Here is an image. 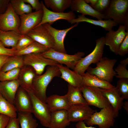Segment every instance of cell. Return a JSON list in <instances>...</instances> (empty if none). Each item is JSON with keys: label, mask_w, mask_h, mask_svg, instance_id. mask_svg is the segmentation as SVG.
<instances>
[{"label": "cell", "mask_w": 128, "mask_h": 128, "mask_svg": "<svg viewBox=\"0 0 128 128\" xmlns=\"http://www.w3.org/2000/svg\"><path fill=\"white\" fill-rule=\"evenodd\" d=\"M128 53V31L127 32L126 36L121 44L117 55L123 56Z\"/></svg>", "instance_id": "cell-40"}, {"label": "cell", "mask_w": 128, "mask_h": 128, "mask_svg": "<svg viewBox=\"0 0 128 128\" xmlns=\"http://www.w3.org/2000/svg\"><path fill=\"white\" fill-rule=\"evenodd\" d=\"M117 61L115 59L103 57L96 64V67L93 68L89 66L86 71L89 74L110 83L114 77L116 75L113 68Z\"/></svg>", "instance_id": "cell-4"}, {"label": "cell", "mask_w": 128, "mask_h": 128, "mask_svg": "<svg viewBox=\"0 0 128 128\" xmlns=\"http://www.w3.org/2000/svg\"><path fill=\"white\" fill-rule=\"evenodd\" d=\"M122 107L126 111L127 114H128V100L124 102Z\"/></svg>", "instance_id": "cell-49"}, {"label": "cell", "mask_w": 128, "mask_h": 128, "mask_svg": "<svg viewBox=\"0 0 128 128\" xmlns=\"http://www.w3.org/2000/svg\"><path fill=\"white\" fill-rule=\"evenodd\" d=\"M14 105L18 112L32 113L31 98L27 91L20 87L15 98Z\"/></svg>", "instance_id": "cell-17"}, {"label": "cell", "mask_w": 128, "mask_h": 128, "mask_svg": "<svg viewBox=\"0 0 128 128\" xmlns=\"http://www.w3.org/2000/svg\"><path fill=\"white\" fill-rule=\"evenodd\" d=\"M10 57L7 55H0V71L3 66Z\"/></svg>", "instance_id": "cell-46"}, {"label": "cell", "mask_w": 128, "mask_h": 128, "mask_svg": "<svg viewBox=\"0 0 128 128\" xmlns=\"http://www.w3.org/2000/svg\"><path fill=\"white\" fill-rule=\"evenodd\" d=\"M20 69L16 68L4 72L0 71V82L10 81L17 79Z\"/></svg>", "instance_id": "cell-36"}, {"label": "cell", "mask_w": 128, "mask_h": 128, "mask_svg": "<svg viewBox=\"0 0 128 128\" xmlns=\"http://www.w3.org/2000/svg\"><path fill=\"white\" fill-rule=\"evenodd\" d=\"M49 49L40 43L34 41L24 49L17 51L16 55L24 56L32 54L41 53Z\"/></svg>", "instance_id": "cell-33"}, {"label": "cell", "mask_w": 128, "mask_h": 128, "mask_svg": "<svg viewBox=\"0 0 128 128\" xmlns=\"http://www.w3.org/2000/svg\"><path fill=\"white\" fill-rule=\"evenodd\" d=\"M42 9L19 16L20 24L19 28L22 35H26L40 23L42 17Z\"/></svg>", "instance_id": "cell-11"}, {"label": "cell", "mask_w": 128, "mask_h": 128, "mask_svg": "<svg viewBox=\"0 0 128 128\" xmlns=\"http://www.w3.org/2000/svg\"><path fill=\"white\" fill-rule=\"evenodd\" d=\"M61 73L57 66H48L45 72L37 75L32 83V90L41 101L46 103V92L47 87L54 78L59 77Z\"/></svg>", "instance_id": "cell-1"}, {"label": "cell", "mask_w": 128, "mask_h": 128, "mask_svg": "<svg viewBox=\"0 0 128 128\" xmlns=\"http://www.w3.org/2000/svg\"><path fill=\"white\" fill-rule=\"evenodd\" d=\"M34 41L49 49H54V42L51 35L43 25L37 26L26 35Z\"/></svg>", "instance_id": "cell-13"}, {"label": "cell", "mask_w": 128, "mask_h": 128, "mask_svg": "<svg viewBox=\"0 0 128 128\" xmlns=\"http://www.w3.org/2000/svg\"><path fill=\"white\" fill-rule=\"evenodd\" d=\"M41 54L44 57L55 61L59 64H64L73 70L78 62L84 55L85 53L78 52L73 55H70L50 49Z\"/></svg>", "instance_id": "cell-7"}, {"label": "cell", "mask_w": 128, "mask_h": 128, "mask_svg": "<svg viewBox=\"0 0 128 128\" xmlns=\"http://www.w3.org/2000/svg\"><path fill=\"white\" fill-rule=\"evenodd\" d=\"M70 106L87 104L82 95L81 87H75L68 84V91L66 94Z\"/></svg>", "instance_id": "cell-27"}, {"label": "cell", "mask_w": 128, "mask_h": 128, "mask_svg": "<svg viewBox=\"0 0 128 128\" xmlns=\"http://www.w3.org/2000/svg\"><path fill=\"white\" fill-rule=\"evenodd\" d=\"M127 66L119 64L114 69L116 73L115 76L119 79H128V71L127 69Z\"/></svg>", "instance_id": "cell-38"}, {"label": "cell", "mask_w": 128, "mask_h": 128, "mask_svg": "<svg viewBox=\"0 0 128 128\" xmlns=\"http://www.w3.org/2000/svg\"><path fill=\"white\" fill-rule=\"evenodd\" d=\"M120 64L127 66L128 64V58H127L121 61L120 62Z\"/></svg>", "instance_id": "cell-50"}, {"label": "cell", "mask_w": 128, "mask_h": 128, "mask_svg": "<svg viewBox=\"0 0 128 128\" xmlns=\"http://www.w3.org/2000/svg\"><path fill=\"white\" fill-rule=\"evenodd\" d=\"M127 34L126 28L123 25H119L117 30L108 31L104 37L105 45L108 46L110 51L117 55L119 46Z\"/></svg>", "instance_id": "cell-12"}, {"label": "cell", "mask_w": 128, "mask_h": 128, "mask_svg": "<svg viewBox=\"0 0 128 128\" xmlns=\"http://www.w3.org/2000/svg\"><path fill=\"white\" fill-rule=\"evenodd\" d=\"M46 103L51 112L62 110H67L70 107L66 94L63 96L56 94L51 95L47 97Z\"/></svg>", "instance_id": "cell-23"}, {"label": "cell", "mask_w": 128, "mask_h": 128, "mask_svg": "<svg viewBox=\"0 0 128 128\" xmlns=\"http://www.w3.org/2000/svg\"><path fill=\"white\" fill-rule=\"evenodd\" d=\"M20 24L19 16L15 12L10 2L6 11L0 14V30L4 31H14L20 33Z\"/></svg>", "instance_id": "cell-10"}, {"label": "cell", "mask_w": 128, "mask_h": 128, "mask_svg": "<svg viewBox=\"0 0 128 128\" xmlns=\"http://www.w3.org/2000/svg\"><path fill=\"white\" fill-rule=\"evenodd\" d=\"M10 2L15 12L19 16L32 12L31 6L26 4L23 0H11Z\"/></svg>", "instance_id": "cell-34"}, {"label": "cell", "mask_w": 128, "mask_h": 128, "mask_svg": "<svg viewBox=\"0 0 128 128\" xmlns=\"http://www.w3.org/2000/svg\"><path fill=\"white\" fill-rule=\"evenodd\" d=\"M41 2L42 6L43 15L40 23L36 27L46 23L51 25L56 21L61 19L66 20L69 23L71 20L76 18L75 14L72 11L66 13L54 12L48 9L43 1Z\"/></svg>", "instance_id": "cell-16"}, {"label": "cell", "mask_w": 128, "mask_h": 128, "mask_svg": "<svg viewBox=\"0 0 128 128\" xmlns=\"http://www.w3.org/2000/svg\"><path fill=\"white\" fill-rule=\"evenodd\" d=\"M67 110H62L51 112L49 128H66L70 124Z\"/></svg>", "instance_id": "cell-25"}, {"label": "cell", "mask_w": 128, "mask_h": 128, "mask_svg": "<svg viewBox=\"0 0 128 128\" xmlns=\"http://www.w3.org/2000/svg\"><path fill=\"white\" fill-rule=\"evenodd\" d=\"M82 76L83 85L104 89H111L115 87L110 83L101 79L87 72L83 74Z\"/></svg>", "instance_id": "cell-24"}, {"label": "cell", "mask_w": 128, "mask_h": 128, "mask_svg": "<svg viewBox=\"0 0 128 128\" xmlns=\"http://www.w3.org/2000/svg\"><path fill=\"white\" fill-rule=\"evenodd\" d=\"M37 75L32 67L24 65L21 69L18 79L20 87L25 90H32L33 81Z\"/></svg>", "instance_id": "cell-22"}, {"label": "cell", "mask_w": 128, "mask_h": 128, "mask_svg": "<svg viewBox=\"0 0 128 128\" xmlns=\"http://www.w3.org/2000/svg\"><path fill=\"white\" fill-rule=\"evenodd\" d=\"M10 0H0V14L4 13L7 9Z\"/></svg>", "instance_id": "cell-45"}, {"label": "cell", "mask_w": 128, "mask_h": 128, "mask_svg": "<svg viewBox=\"0 0 128 128\" xmlns=\"http://www.w3.org/2000/svg\"><path fill=\"white\" fill-rule=\"evenodd\" d=\"M17 118L21 128H36L38 125L32 113L18 112Z\"/></svg>", "instance_id": "cell-30"}, {"label": "cell", "mask_w": 128, "mask_h": 128, "mask_svg": "<svg viewBox=\"0 0 128 128\" xmlns=\"http://www.w3.org/2000/svg\"><path fill=\"white\" fill-rule=\"evenodd\" d=\"M81 22H86L100 27L108 31L112 29L114 27L118 25L111 20H95L87 18L85 15L82 14L78 15V18L71 20L69 23L72 24Z\"/></svg>", "instance_id": "cell-26"}, {"label": "cell", "mask_w": 128, "mask_h": 128, "mask_svg": "<svg viewBox=\"0 0 128 128\" xmlns=\"http://www.w3.org/2000/svg\"><path fill=\"white\" fill-rule=\"evenodd\" d=\"M98 0H85V2L87 3H90V5L93 7L96 3Z\"/></svg>", "instance_id": "cell-48"}, {"label": "cell", "mask_w": 128, "mask_h": 128, "mask_svg": "<svg viewBox=\"0 0 128 128\" xmlns=\"http://www.w3.org/2000/svg\"><path fill=\"white\" fill-rule=\"evenodd\" d=\"M67 111L69 121L78 122L87 119L96 111L86 104L70 106Z\"/></svg>", "instance_id": "cell-14"}, {"label": "cell", "mask_w": 128, "mask_h": 128, "mask_svg": "<svg viewBox=\"0 0 128 128\" xmlns=\"http://www.w3.org/2000/svg\"><path fill=\"white\" fill-rule=\"evenodd\" d=\"M76 128H96L91 126H87L84 121L78 122L76 125Z\"/></svg>", "instance_id": "cell-47"}, {"label": "cell", "mask_w": 128, "mask_h": 128, "mask_svg": "<svg viewBox=\"0 0 128 128\" xmlns=\"http://www.w3.org/2000/svg\"><path fill=\"white\" fill-rule=\"evenodd\" d=\"M17 110L14 106L6 99L0 93V114L10 118L17 117Z\"/></svg>", "instance_id": "cell-32"}, {"label": "cell", "mask_w": 128, "mask_h": 128, "mask_svg": "<svg viewBox=\"0 0 128 128\" xmlns=\"http://www.w3.org/2000/svg\"><path fill=\"white\" fill-rule=\"evenodd\" d=\"M72 0H44V4L52 11L57 13L64 12L67 8L70 7Z\"/></svg>", "instance_id": "cell-29"}, {"label": "cell", "mask_w": 128, "mask_h": 128, "mask_svg": "<svg viewBox=\"0 0 128 128\" xmlns=\"http://www.w3.org/2000/svg\"><path fill=\"white\" fill-rule=\"evenodd\" d=\"M105 20H113L118 25H123L128 31V0H111L103 13Z\"/></svg>", "instance_id": "cell-2"}, {"label": "cell", "mask_w": 128, "mask_h": 128, "mask_svg": "<svg viewBox=\"0 0 128 128\" xmlns=\"http://www.w3.org/2000/svg\"><path fill=\"white\" fill-rule=\"evenodd\" d=\"M61 73L60 78L72 86L81 87L82 86V75L70 69L66 66L58 64L57 65Z\"/></svg>", "instance_id": "cell-21"}, {"label": "cell", "mask_w": 128, "mask_h": 128, "mask_svg": "<svg viewBox=\"0 0 128 128\" xmlns=\"http://www.w3.org/2000/svg\"><path fill=\"white\" fill-rule=\"evenodd\" d=\"M78 23H76L69 28L63 30L56 29L48 23L43 24L53 38L54 42V49L60 52L66 53L64 43V38L67 33L78 26Z\"/></svg>", "instance_id": "cell-15"}, {"label": "cell", "mask_w": 128, "mask_h": 128, "mask_svg": "<svg viewBox=\"0 0 128 128\" xmlns=\"http://www.w3.org/2000/svg\"><path fill=\"white\" fill-rule=\"evenodd\" d=\"M16 52L14 48H7L0 42V55L12 56L16 55Z\"/></svg>", "instance_id": "cell-41"}, {"label": "cell", "mask_w": 128, "mask_h": 128, "mask_svg": "<svg viewBox=\"0 0 128 128\" xmlns=\"http://www.w3.org/2000/svg\"><path fill=\"white\" fill-rule=\"evenodd\" d=\"M25 90L28 93L31 98L32 106V113L43 126L49 128L51 112L47 104L40 99L32 90Z\"/></svg>", "instance_id": "cell-6"}, {"label": "cell", "mask_w": 128, "mask_h": 128, "mask_svg": "<svg viewBox=\"0 0 128 128\" xmlns=\"http://www.w3.org/2000/svg\"><path fill=\"white\" fill-rule=\"evenodd\" d=\"M23 56L24 65L32 67L37 75L42 74L46 66H57L59 64L55 61L44 57L40 53L32 54Z\"/></svg>", "instance_id": "cell-9"}, {"label": "cell", "mask_w": 128, "mask_h": 128, "mask_svg": "<svg viewBox=\"0 0 128 128\" xmlns=\"http://www.w3.org/2000/svg\"><path fill=\"white\" fill-rule=\"evenodd\" d=\"M96 45L92 51L86 57L82 58L74 68V71L82 75L90 64H96L103 57L105 44L104 37H102L96 40Z\"/></svg>", "instance_id": "cell-3"}, {"label": "cell", "mask_w": 128, "mask_h": 128, "mask_svg": "<svg viewBox=\"0 0 128 128\" xmlns=\"http://www.w3.org/2000/svg\"><path fill=\"white\" fill-rule=\"evenodd\" d=\"M22 35L14 31L0 30V42L5 47L14 48Z\"/></svg>", "instance_id": "cell-28"}, {"label": "cell", "mask_w": 128, "mask_h": 128, "mask_svg": "<svg viewBox=\"0 0 128 128\" xmlns=\"http://www.w3.org/2000/svg\"><path fill=\"white\" fill-rule=\"evenodd\" d=\"M71 11L80 13L82 15H90L98 20H102L104 15L93 9L85 0H72L70 6Z\"/></svg>", "instance_id": "cell-18"}, {"label": "cell", "mask_w": 128, "mask_h": 128, "mask_svg": "<svg viewBox=\"0 0 128 128\" xmlns=\"http://www.w3.org/2000/svg\"><path fill=\"white\" fill-rule=\"evenodd\" d=\"M115 116L110 105L103 108L99 112L95 111L88 119L84 121L87 125H96L99 128H110L114 125Z\"/></svg>", "instance_id": "cell-5"}, {"label": "cell", "mask_w": 128, "mask_h": 128, "mask_svg": "<svg viewBox=\"0 0 128 128\" xmlns=\"http://www.w3.org/2000/svg\"><path fill=\"white\" fill-rule=\"evenodd\" d=\"M10 117L3 114H0V128H6Z\"/></svg>", "instance_id": "cell-43"}, {"label": "cell", "mask_w": 128, "mask_h": 128, "mask_svg": "<svg viewBox=\"0 0 128 128\" xmlns=\"http://www.w3.org/2000/svg\"><path fill=\"white\" fill-rule=\"evenodd\" d=\"M20 87L18 79L0 82V93L6 99L14 105L16 95Z\"/></svg>", "instance_id": "cell-20"}, {"label": "cell", "mask_w": 128, "mask_h": 128, "mask_svg": "<svg viewBox=\"0 0 128 128\" xmlns=\"http://www.w3.org/2000/svg\"><path fill=\"white\" fill-rule=\"evenodd\" d=\"M115 87L123 98L128 100V79H119Z\"/></svg>", "instance_id": "cell-35"}, {"label": "cell", "mask_w": 128, "mask_h": 128, "mask_svg": "<svg viewBox=\"0 0 128 128\" xmlns=\"http://www.w3.org/2000/svg\"><path fill=\"white\" fill-rule=\"evenodd\" d=\"M110 2V0H98L93 8L97 12L102 14L109 7Z\"/></svg>", "instance_id": "cell-39"}, {"label": "cell", "mask_w": 128, "mask_h": 128, "mask_svg": "<svg viewBox=\"0 0 128 128\" xmlns=\"http://www.w3.org/2000/svg\"><path fill=\"white\" fill-rule=\"evenodd\" d=\"M24 66L23 56L15 55L9 57L1 71L5 72L15 69H21Z\"/></svg>", "instance_id": "cell-31"}, {"label": "cell", "mask_w": 128, "mask_h": 128, "mask_svg": "<svg viewBox=\"0 0 128 128\" xmlns=\"http://www.w3.org/2000/svg\"><path fill=\"white\" fill-rule=\"evenodd\" d=\"M17 118H10L6 128H20Z\"/></svg>", "instance_id": "cell-44"}, {"label": "cell", "mask_w": 128, "mask_h": 128, "mask_svg": "<svg viewBox=\"0 0 128 128\" xmlns=\"http://www.w3.org/2000/svg\"><path fill=\"white\" fill-rule=\"evenodd\" d=\"M81 89L83 97L89 105L101 109L110 105L102 95L100 88L83 85Z\"/></svg>", "instance_id": "cell-8"}, {"label": "cell", "mask_w": 128, "mask_h": 128, "mask_svg": "<svg viewBox=\"0 0 128 128\" xmlns=\"http://www.w3.org/2000/svg\"><path fill=\"white\" fill-rule=\"evenodd\" d=\"M100 89L103 95L107 99L112 107L116 117H118L119 111L122 108L124 99L119 94L115 87L110 89Z\"/></svg>", "instance_id": "cell-19"}, {"label": "cell", "mask_w": 128, "mask_h": 128, "mask_svg": "<svg viewBox=\"0 0 128 128\" xmlns=\"http://www.w3.org/2000/svg\"><path fill=\"white\" fill-rule=\"evenodd\" d=\"M34 41L27 35H22L14 48L17 51L21 50L26 48Z\"/></svg>", "instance_id": "cell-37"}, {"label": "cell", "mask_w": 128, "mask_h": 128, "mask_svg": "<svg viewBox=\"0 0 128 128\" xmlns=\"http://www.w3.org/2000/svg\"><path fill=\"white\" fill-rule=\"evenodd\" d=\"M26 3H28L32 7V9L35 11H38L42 9V6L41 2L38 0H23Z\"/></svg>", "instance_id": "cell-42"}]
</instances>
